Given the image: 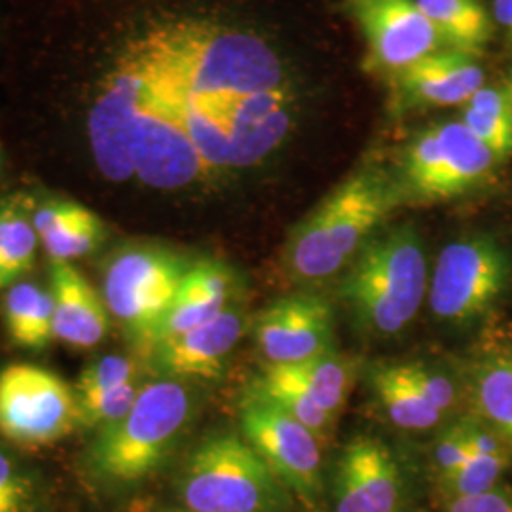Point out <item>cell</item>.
<instances>
[{
  "mask_svg": "<svg viewBox=\"0 0 512 512\" xmlns=\"http://www.w3.org/2000/svg\"><path fill=\"white\" fill-rule=\"evenodd\" d=\"M131 42L169 73L205 92L285 88L283 63L264 38L211 19L160 23Z\"/></svg>",
  "mask_w": 512,
  "mask_h": 512,
  "instance_id": "6da1fadb",
  "label": "cell"
},
{
  "mask_svg": "<svg viewBox=\"0 0 512 512\" xmlns=\"http://www.w3.org/2000/svg\"><path fill=\"white\" fill-rule=\"evenodd\" d=\"M403 202L395 175L380 165L359 167L294 226L283 249L287 274L300 283L340 274Z\"/></svg>",
  "mask_w": 512,
  "mask_h": 512,
  "instance_id": "7a4b0ae2",
  "label": "cell"
},
{
  "mask_svg": "<svg viewBox=\"0 0 512 512\" xmlns=\"http://www.w3.org/2000/svg\"><path fill=\"white\" fill-rule=\"evenodd\" d=\"M427 291V260L410 224L368 239L340 283V296L355 321L378 336L403 332Z\"/></svg>",
  "mask_w": 512,
  "mask_h": 512,
  "instance_id": "3957f363",
  "label": "cell"
},
{
  "mask_svg": "<svg viewBox=\"0 0 512 512\" xmlns=\"http://www.w3.org/2000/svg\"><path fill=\"white\" fill-rule=\"evenodd\" d=\"M192 414V395L175 380L143 385L128 414L101 429L93 440L90 465L101 478L133 484L152 475Z\"/></svg>",
  "mask_w": 512,
  "mask_h": 512,
  "instance_id": "277c9868",
  "label": "cell"
},
{
  "mask_svg": "<svg viewBox=\"0 0 512 512\" xmlns=\"http://www.w3.org/2000/svg\"><path fill=\"white\" fill-rule=\"evenodd\" d=\"M285 490L255 448L234 433L203 440L181 480L188 512H281L289 503Z\"/></svg>",
  "mask_w": 512,
  "mask_h": 512,
  "instance_id": "5b68a950",
  "label": "cell"
},
{
  "mask_svg": "<svg viewBox=\"0 0 512 512\" xmlns=\"http://www.w3.org/2000/svg\"><path fill=\"white\" fill-rule=\"evenodd\" d=\"M190 266L184 256L158 245H129L110 256L103 277L105 304L139 346H154Z\"/></svg>",
  "mask_w": 512,
  "mask_h": 512,
  "instance_id": "8992f818",
  "label": "cell"
},
{
  "mask_svg": "<svg viewBox=\"0 0 512 512\" xmlns=\"http://www.w3.org/2000/svg\"><path fill=\"white\" fill-rule=\"evenodd\" d=\"M499 160L461 120L420 131L403 150L397 183L404 202H446L484 183Z\"/></svg>",
  "mask_w": 512,
  "mask_h": 512,
  "instance_id": "52a82bcc",
  "label": "cell"
},
{
  "mask_svg": "<svg viewBox=\"0 0 512 512\" xmlns=\"http://www.w3.org/2000/svg\"><path fill=\"white\" fill-rule=\"evenodd\" d=\"M74 387L42 366H6L0 372V435L18 446L42 448L78 427Z\"/></svg>",
  "mask_w": 512,
  "mask_h": 512,
  "instance_id": "ba28073f",
  "label": "cell"
},
{
  "mask_svg": "<svg viewBox=\"0 0 512 512\" xmlns=\"http://www.w3.org/2000/svg\"><path fill=\"white\" fill-rule=\"evenodd\" d=\"M509 274V258L494 239H458L437 258L429 285L431 311L440 321L469 323L505 291Z\"/></svg>",
  "mask_w": 512,
  "mask_h": 512,
  "instance_id": "9c48e42d",
  "label": "cell"
},
{
  "mask_svg": "<svg viewBox=\"0 0 512 512\" xmlns=\"http://www.w3.org/2000/svg\"><path fill=\"white\" fill-rule=\"evenodd\" d=\"M245 440L270 465L279 482L304 505L317 509L321 495V442L306 425L251 391L241 406Z\"/></svg>",
  "mask_w": 512,
  "mask_h": 512,
  "instance_id": "30bf717a",
  "label": "cell"
},
{
  "mask_svg": "<svg viewBox=\"0 0 512 512\" xmlns=\"http://www.w3.org/2000/svg\"><path fill=\"white\" fill-rule=\"evenodd\" d=\"M368 46L366 67L393 76L444 44L414 0H353Z\"/></svg>",
  "mask_w": 512,
  "mask_h": 512,
  "instance_id": "8fae6325",
  "label": "cell"
},
{
  "mask_svg": "<svg viewBox=\"0 0 512 512\" xmlns=\"http://www.w3.org/2000/svg\"><path fill=\"white\" fill-rule=\"evenodd\" d=\"M256 348L268 365H296L334 351V313L315 294L281 298L255 321Z\"/></svg>",
  "mask_w": 512,
  "mask_h": 512,
  "instance_id": "7c38bea8",
  "label": "cell"
},
{
  "mask_svg": "<svg viewBox=\"0 0 512 512\" xmlns=\"http://www.w3.org/2000/svg\"><path fill=\"white\" fill-rule=\"evenodd\" d=\"M403 476L382 440L357 437L342 450L334 471V512H399Z\"/></svg>",
  "mask_w": 512,
  "mask_h": 512,
  "instance_id": "4fadbf2b",
  "label": "cell"
},
{
  "mask_svg": "<svg viewBox=\"0 0 512 512\" xmlns=\"http://www.w3.org/2000/svg\"><path fill=\"white\" fill-rule=\"evenodd\" d=\"M391 86L406 109L467 105L484 88V71L475 55L442 48L393 74Z\"/></svg>",
  "mask_w": 512,
  "mask_h": 512,
  "instance_id": "5bb4252c",
  "label": "cell"
},
{
  "mask_svg": "<svg viewBox=\"0 0 512 512\" xmlns=\"http://www.w3.org/2000/svg\"><path fill=\"white\" fill-rule=\"evenodd\" d=\"M245 317L236 310L219 313L215 319L158 344V363L175 378H215L230 353L238 346Z\"/></svg>",
  "mask_w": 512,
  "mask_h": 512,
  "instance_id": "9a60e30c",
  "label": "cell"
},
{
  "mask_svg": "<svg viewBox=\"0 0 512 512\" xmlns=\"http://www.w3.org/2000/svg\"><path fill=\"white\" fill-rule=\"evenodd\" d=\"M55 338L76 349H92L107 338L110 311L92 283L71 262H52Z\"/></svg>",
  "mask_w": 512,
  "mask_h": 512,
  "instance_id": "2e32d148",
  "label": "cell"
},
{
  "mask_svg": "<svg viewBox=\"0 0 512 512\" xmlns=\"http://www.w3.org/2000/svg\"><path fill=\"white\" fill-rule=\"evenodd\" d=\"M38 238L52 262H71L93 253L105 238V224L92 209L71 200H48L33 211Z\"/></svg>",
  "mask_w": 512,
  "mask_h": 512,
  "instance_id": "e0dca14e",
  "label": "cell"
},
{
  "mask_svg": "<svg viewBox=\"0 0 512 512\" xmlns=\"http://www.w3.org/2000/svg\"><path fill=\"white\" fill-rule=\"evenodd\" d=\"M439 33L444 48L476 55L494 35V23L480 0H414Z\"/></svg>",
  "mask_w": 512,
  "mask_h": 512,
  "instance_id": "ac0fdd59",
  "label": "cell"
},
{
  "mask_svg": "<svg viewBox=\"0 0 512 512\" xmlns=\"http://www.w3.org/2000/svg\"><path fill=\"white\" fill-rule=\"evenodd\" d=\"M4 325L10 340L27 349H44L52 344L54 298L35 283H16L4 296Z\"/></svg>",
  "mask_w": 512,
  "mask_h": 512,
  "instance_id": "d6986e66",
  "label": "cell"
},
{
  "mask_svg": "<svg viewBox=\"0 0 512 512\" xmlns=\"http://www.w3.org/2000/svg\"><path fill=\"white\" fill-rule=\"evenodd\" d=\"M38 239L29 202L21 196L4 198L0 202V291L33 270Z\"/></svg>",
  "mask_w": 512,
  "mask_h": 512,
  "instance_id": "ffe728a7",
  "label": "cell"
},
{
  "mask_svg": "<svg viewBox=\"0 0 512 512\" xmlns=\"http://www.w3.org/2000/svg\"><path fill=\"white\" fill-rule=\"evenodd\" d=\"M372 387L387 418L404 431H427L444 416L414 385L404 380L399 365L380 366L372 376Z\"/></svg>",
  "mask_w": 512,
  "mask_h": 512,
  "instance_id": "44dd1931",
  "label": "cell"
},
{
  "mask_svg": "<svg viewBox=\"0 0 512 512\" xmlns=\"http://www.w3.org/2000/svg\"><path fill=\"white\" fill-rule=\"evenodd\" d=\"M476 416L512 448V357L495 355L476 365Z\"/></svg>",
  "mask_w": 512,
  "mask_h": 512,
  "instance_id": "7402d4cb",
  "label": "cell"
},
{
  "mask_svg": "<svg viewBox=\"0 0 512 512\" xmlns=\"http://www.w3.org/2000/svg\"><path fill=\"white\" fill-rule=\"evenodd\" d=\"M461 122L501 162L512 154V95L507 88H480L465 105Z\"/></svg>",
  "mask_w": 512,
  "mask_h": 512,
  "instance_id": "603a6c76",
  "label": "cell"
},
{
  "mask_svg": "<svg viewBox=\"0 0 512 512\" xmlns=\"http://www.w3.org/2000/svg\"><path fill=\"white\" fill-rule=\"evenodd\" d=\"M253 391L277 404L294 420L306 425L319 439L325 437L334 421L311 399L310 393L298 384L287 365H266Z\"/></svg>",
  "mask_w": 512,
  "mask_h": 512,
  "instance_id": "cb8c5ba5",
  "label": "cell"
},
{
  "mask_svg": "<svg viewBox=\"0 0 512 512\" xmlns=\"http://www.w3.org/2000/svg\"><path fill=\"white\" fill-rule=\"evenodd\" d=\"M287 366L298 380V384L310 393L311 399L319 404L332 420L342 412L348 399L351 376L348 363L342 357H338L336 351Z\"/></svg>",
  "mask_w": 512,
  "mask_h": 512,
  "instance_id": "d4e9b609",
  "label": "cell"
},
{
  "mask_svg": "<svg viewBox=\"0 0 512 512\" xmlns=\"http://www.w3.org/2000/svg\"><path fill=\"white\" fill-rule=\"evenodd\" d=\"M139 391L141 387L137 382H128L97 395L76 397L80 427L105 429L112 423L122 420L137 401Z\"/></svg>",
  "mask_w": 512,
  "mask_h": 512,
  "instance_id": "484cf974",
  "label": "cell"
},
{
  "mask_svg": "<svg viewBox=\"0 0 512 512\" xmlns=\"http://www.w3.org/2000/svg\"><path fill=\"white\" fill-rule=\"evenodd\" d=\"M141 366L124 355H105L86 366L74 385L76 397H90L118 385L137 382Z\"/></svg>",
  "mask_w": 512,
  "mask_h": 512,
  "instance_id": "4316f807",
  "label": "cell"
},
{
  "mask_svg": "<svg viewBox=\"0 0 512 512\" xmlns=\"http://www.w3.org/2000/svg\"><path fill=\"white\" fill-rule=\"evenodd\" d=\"M507 461V456L473 454L469 450V458L463 463V467L456 475L444 480V484L454 497H473L494 492L495 482L503 473Z\"/></svg>",
  "mask_w": 512,
  "mask_h": 512,
  "instance_id": "83f0119b",
  "label": "cell"
},
{
  "mask_svg": "<svg viewBox=\"0 0 512 512\" xmlns=\"http://www.w3.org/2000/svg\"><path fill=\"white\" fill-rule=\"evenodd\" d=\"M399 370L404 380L414 385L442 414H446L456 403V389L446 376L420 365H399Z\"/></svg>",
  "mask_w": 512,
  "mask_h": 512,
  "instance_id": "f1b7e54d",
  "label": "cell"
},
{
  "mask_svg": "<svg viewBox=\"0 0 512 512\" xmlns=\"http://www.w3.org/2000/svg\"><path fill=\"white\" fill-rule=\"evenodd\" d=\"M467 458H469L467 433H465L463 421H458L456 425H452L448 431L440 435L435 446V465L439 475L442 476V482L456 475Z\"/></svg>",
  "mask_w": 512,
  "mask_h": 512,
  "instance_id": "f546056e",
  "label": "cell"
},
{
  "mask_svg": "<svg viewBox=\"0 0 512 512\" xmlns=\"http://www.w3.org/2000/svg\"><path fill=\"white\" fill-rule=\"evenodd\" d=\"M33 488L27 476L0 452V512H25Z\"/></svg>",
  "mask_w": 512,
  "mask_h": 512,
  "instance_id": "4dcf8cb0",
  "label": "cell"
},
{
  "mask_svg": "<svg viewBox=\"0 0 512 512\" xmlns=\"http://www.w3.org/2000/svg\"><path fill=\"white\" fill-rule=\"evenodd\" d=\"M450 512H512V503L505 495L488 492L473 497H454Z\"/></svg>",
  "mask_w": 512,
  "mask_h": 512,
  "instance_id": "1f68e13d",
  "label": "cell"
},
{
  "mask_svg": "<svg viewBox=\"0 0 512 512\" xmlns=\"http://www.w3.org/2000/svg\"><path fill=\"white\" fill-rule=\"evenodd\" d=\"M494 16L499 23L512 27V0H494Z\"/></svg>",
  "mask_w": 512,
  "mask_h": 512,
  "instance_id": "d6a6232c",
  "label": "cell"
},
{
  "mask_svg": "<svg viewBox=\"0 0 512 512\" xmlns=\"http://www.w3.org/2000/svg\"><path fill=\"white\" fill-rule=\"evenodd\" d=\"M507 90H509V92H511V95H512V76H511V82H509V88H507Z\"/></svg>",
  "mask_w": 512,
  "mask_h": 512,
  "instance_id": "836d02e7",
  "label": "cell"
}]
</instances>
